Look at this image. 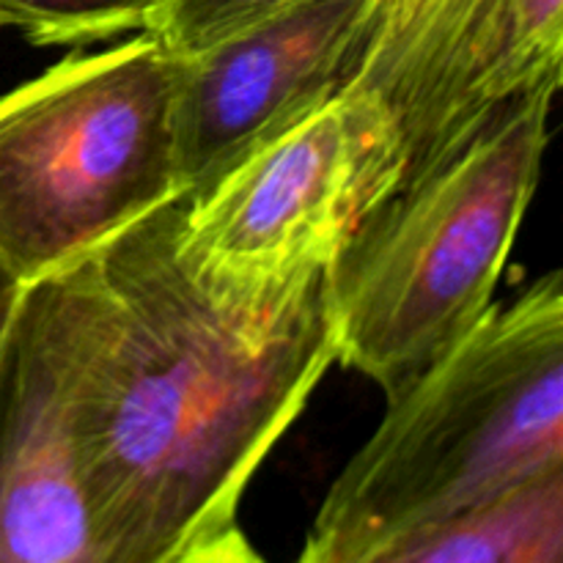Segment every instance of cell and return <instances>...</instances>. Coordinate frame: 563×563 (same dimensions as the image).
<instances>
[{"instance_id": "3", "label": "cell", "mask_w": 563, "mask_h": 563, "mask_svg": "<svg viewBox=\"0 0 563 563\" xmlns=\"http://www.w3.org/2000/svg\"><path fill=\"white\" fill-rule=\"evenodd\" d=\"M550 108H511L361 225L328 278L335 363L390 396L489 311L542 176Z\"/></svg>"}, {"instance_id": "1", "label": "cell", "mask_w": 563, "mask_h": 563, "mask_svg": "<svg viewBox=\"0 0 563 563\" xmlns=\"http://www.w3.org/2000/svg\"><path fill=\"white\" fill-rule=\"evenodd\" d=\"M185 198L58 273L99 563H176L234 528L264 456L335 363L330 275L284 317L223 311L176 251Z\"/></svg>"}, {"instance_id": "13", "label": "cell", "mask_w": 563, "mask_h": 563, "mask_svg": "<svg viewBox=\"0 0 563 563\" xmlns=\"http://www.w3.org/2000/svg\"><path fill=\"white\" fill-rule=\"evenodd\" d=\"M22 295H25V284L0 253V352H3L5 335H9L11 322H14Z\"/></svg>"}, {"instance_id": "8", "label": "cell", "mask_w": 563, "mask_h": 563, "mask_svg": "<svg viewBox=\"0 0 563 563\" xmlns=\"http://www.w3.org/2000/svg\"><path fill=\"white\" fill-rule=\"evenodd\" d=\"M0 563H99L71 445L58 273L25 286L0 352Z\"/></svg>"}, {"instance_id": "12", "label": "cell", "mask_w": 563, "mask_h": 563, "mask_svg": "<svg viewBox=\"0 0 563 563\" xmlns=\"http://www.w3.org/2000/svg\"><path fill=\"white\" fill-rule=\"evenodd\" d=\"M176 563H269L247 542L245 533L240 528H229L220 537L209 539V542L198 544L196 550L179 559Z\"/></svg>"}, {"instance_id": "11", "label": "cell", "mask_w": 563, "mask_h": 563, "mask_svg": "<svg viewBox=\"0 0 563 563\" xmlns=\"http://www.w3.org/2000/svg\"><path fill=\"white\" fill-rule=\"evenodd\" d=\"M291 3L297 0H157L141 31L185 58Z\"/></svg>"}, {"instance_id": "6", "label": "cell", "mask_w": 563, "mask_h": 563, "mask_svg": "<svg viewBox=\"0 0 563 563\" xmlns=\"http://www.w3.org/2000/svg\"><path fill=\"white\" fill-rule=\"evenodd\" d=\"M561 77L563 0H379L346 88L394 121L405 187L517 104L555 99Z\"/></svg>"}, {"instance_id": "4", "label": "cell", "mask_w": 563, "mask_h": 563, "mask_svg": "<svg viewBox=\"0 0 563 563\" xmlns=\"http://www.w3.org/2000/svg\"><path fill=\"white\" fill-rule=\"evenodd\" d=\"M179 196L176 55L148 33L0 97V253L25 286Z\"/></svg>"}, {"instance_id": "5", "label": "cell", "mask_w": 563, "mask_h": 563, "mask_svg": "<svg viewBox=\"0 0 563 563\" xmlns=\"http://www.w3.org/2000/svg\"><path fill=\"white\" fill-rule=\"evenodd\" d=\"M405 148L363 91H341L181 207L176 251L198 289L251 322L284 317L399 190Z\"/></svg>"}, {"instance_id": "9", "label": "cell", "mask_w": 563, "mask_h": 563, "mask_svg": "<svg viewBox=\"0 0 563 563\" xmlns=\"http://www.w3.org/2000/svg\"><path fill=\"white\" fill-rule=\"evenodd\" d=\"M346 563H563V471L396 533Z\"/></svg>"}, {"instance_id": "7", "label": "cell", "mask_w": 563, "mask_h": 563, "mask_svg": "<svg viewBox=\"0 0 563 563\" xmlns=\"http://www.w3.org/2000/svg\"><path fill=\"white\" fill-rule=\"evenodd\" d=\"M379 0H297L176 58V165L198 196L357 75Z\"/></svg>"}, {"instance_id": "10", "label": "cell", "mask_w": 563, "mask_h": 563, "mask_svg": "<svg viewBox=\"0 0 563 563\" xmlns=\"http://www.w3.org/2000/svg\"><path fill=\"white\" fill-rule=\"evenodd\" d=\"M157 0H0V27H16L38 47L91 44L141 31Z\"/></svg>"}, {"instance_id": "2", "label": "cell", "mask_w": 563, "mask_h": 563, "mask_svg": "<svg viewBox=\"0 0 563 563\" xmlns=\"http://www.w3.org/2000/svg\"><path fill=\"white\" fill-rule=\"evenodd\" d=\"M563 471V280L542 275L388 396L297 563L363 550Z\"/></svg>"}]
</instances>
